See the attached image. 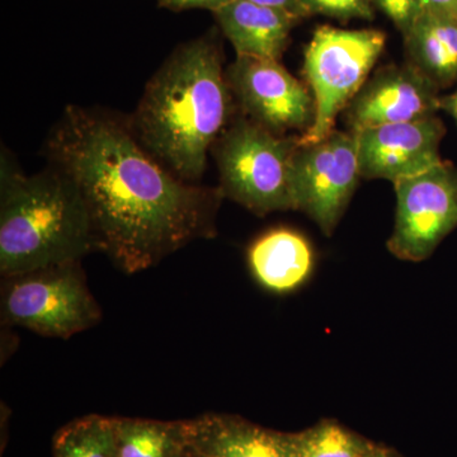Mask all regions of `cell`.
<instances>
[{
  "instance_id": "8992f818",
  "label": "cell",
  "mask_w": 457,
  "mask_h": 457,
  "mask_svg": "<svg viewBox=\"0 0 457 457\" xmlns=\"http://www.w3.org/2000/svg\"><path fill=\"white\" fill-rule=\"evenodd\" d=\"M386 35L378 29L320 26L303 54V73L314 97V123L300 143H317L335 130L338 114L368 82L384 53Z\"/></svg>"
},
{
  "instance_id": "5b68a950",
  "label": "cell",
  "mask_w": 457,
  "mask_h": 457,
  "mask_svg": "<svg viewBox=\"0 0 457 457\" xmlns=\"http://www.w3.org/2000/svg\"><path fill=\"white\" fill-rule=\"evenodd\" d=\"M80 263L69 262L2 278L3 326L22 327L60 339L97 326L102 311Z\"/></svg>"
},
{
  "instance_id": "ac0fdd59",
  "label": "cell",
  "mask_w": 457,
  "mask_h": 457,
  "mask_svg": "<svg viewBox=\"0 0 457 457\" xmlns=\"http://www.w3.org/2000/svg\"><path fill=\"white\" fill-rule=\"evenodd\" d=\"M294 441L297 457H362L372 444L336 420L294 433Z\"/></svg>"
},
{
  "instance_id": "484cf974",
  "label": "cell",
  "mask_w": 457,
  "mask_h": 457,
  "mask_svg": "<svg viewBox=\"0 0 457 457\" xmlns=\"http://www.w3.org/2000/svg\"><path fill=\"white\" fill-rule=\"evenodd\" d=\"M185 457H201V456H198V455H196V453H192L191 450H188L187 455H186Z\"/></svg>"
},
{
  "instance_id": "ffe728a7",
  "label": "cell",
  "mask_w": 457,
  "mask_h": 457,
  "mask_svg": "<svg viewBox=\"0 0 457 457\" xmlns=\"http://www.w3.org/2000/svg\"><path fill=\"white\" fill-rule=\"evenodd\" d=\"M374 4L386 14L403 36L420 13V0H374Z\"/></svg>"
},
{
  "instance_id": "277c9868",
  "label": "cell",
  "mask_w": 457,
  "mask_h": 457,
  "mask_svg": "<svg viewBox=\"0 0 457 457\" xmlns=\"http://www.w3.org/2000/svg\"><path fill=\"white\" fill-rule=\"evenodd\" d=\"M300 137H278L249 119H237L212 147L222 196L266 216L294 210L291 159Z\"/></svg>"
},
{
  "instance_id": "3957f363",
  "label": "cell",
  "mask_w": 457,
  "mask_h": 457,
  "mask_svg": "<svg viewBox=\"0 0 457 457\" xmlns=\"http://www.w3.org/2000/svg\"><path fill=\"white\" fill-rule=\"evenodd\" d=\"M97 252L89 210L77 183L51 165L29 174L5 150L0 163V275L82 261Z\"/></svg>"
},
{
  "instance_id": "44dd1931",
  "label": "cell",
  "mask_w": 457,
  "mask_h": 457,
  "mask_svg": "<svg viewBox=\"0 0 457 457\" xmlns=\"http://www.w3.org/2000/svg\"><path fill=\"white\" fill-rule=\"evenodd\" d=\"M231 0H156L159 7L170 9L173 12L191 11V9H207V11H219Z\"/></svg>"
},
{
  "instance_id": "d6986e66",
  "label": "cell",
  "mask_w": 457,
  "mask_h": 457,
  "mask_svg": "<svg viewBox=\"0 0 457 457\" xmlns=\"http://www.w3.org/2000/svg\"><path fill=\"white\" fill-rule=\"evenodd\" d=\"M299 3L303 17L321 14L343 22L375 18L374 0H299Z\"/></svg>"
},
{
  "instance_id": "603a6c76",
  "label": "cell",
  "mask_w": 457,
  "mask_h": 457,
  "mask_svg": "<svg viewBox=\"0 0 457 457\" xmlns=\"http://www.w3.org/2000/svg\"><path fill=\"white\" fill-rule=\"evenodd\" d=\"M249 2L266 5V7L281 9V11L288 12V13L293 14V16L299 18V20L303 18L299 0H249Z\"/></svg>"
},
{
  "instance_id": "7a4b0ae2",
  "label": "cell",
  "mask_w": 457,
  "mask_h": 457,
  "mask_svg": "<svg viewBox=\"0 0 457 457\" xmlns=\"http://www.w3.org/2000/svg\"><path fill=\"white\" fill-rule=\"evenodd\" d=\"M233 99L221 49L207 33L170 54L146 84L128 125L156 162L197 185L207 154L228 128Z\"/></svg>"
},
{
  "instance_id": "5bb4252c",
  "label": "cell",
  "mask_w": 457,
  "mask_h": 457,
  "mask_svg": "<svg viewBox=\"0 0 457 457\" xmlns=\"http://www.w3.org/2000/svg\"><path fill=\"white\" fill-rule=\"evenodd\" d=\"M248 264L255 281L270 293H294L312 278L315 255L309 240L291 228H279L249 246Z\"/></svg>"
},
{
  "instance_id": "cb8c5ba5",
  "label": "cell",
  "mask_w": 457,
  "mask_h": 457,
  "mask_svg": "<svg viewBox=\"0 0 457 457\" xmlns=\"http://www.w3.org/2000/svg\"><path fill=\"white\" fill-rule=\"evenodd\" d=\"M440 106L441 110L449 113L457 123V88L453 95L444 96V97L441 96Z\"/></svg>"
},
{
  "instance_id": "9c48e42d",
  "label": "cell",
  "mask_w": 457,
  "mask_h": 457,
  "mask_svg": "<svg viewBox=\"0 0 457 457\" xmlns=\"http://www.w3.org/2000/svg\"><path fill=\"white\" fill-rule=\"evenodd\" d=\"M231 93L251 121L278 137L305 134L314 123V97L278 60L237 56L227 71Z\"/></svg>"
},
{
  "instance_id": "30bf717a",
  "label": "cell",
  "mask_w": 457,
  "mask_h": 457,
  "mask_svg": "<svg viewBox=\"0 0 457 457\" xmlns=\"http://www.w3.org/2000/svg\"><path fill=\"white\" fill-rule=\"evenodd\" d=\"M440 88L413 65L378 69L345 108V123L360 132L376 126L420 121L441 110Z\"/></svg>"
},
{
  "instance_id": "d4e9b609",
  "label": "cell",
  "mask_w": 457,
  "mask_h": 457,
  "mask_svg": "<svg viewBox=\"0 0 457 457\" xmlns=\"http://www.w3.org/2000/svg\"><path fill=\"white\" fill-rule=\"evenodd\" d=\"M362 457H398L389 447L384 446V445H378L372 442L371 446L366 451L365 455Z\"/></svg>"
},
{
  "instance_id": "6da1fadb",
  "label": "cell",
  "mask_w": 457,
  "mask_h": 457,
  "mask_svg": "<svg viewBox=\"0 0 457 457\" xmlns=\"http://www.w3.org/2000/svg\"><path fill=\"white\" fill-rule=\"evenodd\" d=\"M47 156L77 183L97 251L123 272H141L198 239L216 236L220 188L185 182L140 145L128 122L66 107Z\"/></svg>"
},
{
  "instance_id": "2e32d148",
  "label": "cell",
  "mask_w": 457,
  "mask_h": 457,
  "mask_svg": "<svg viewBox=\"0 0 457 457\" xmlns=\"http://www.w3.org/2000/svg\"><path fill=\"white\" fill-rule=\"evenodd\" d=\"M114 457H185L188 437L185 420L112 417Z\"/></svg>"
},
{
  "instance_id": "e0dca14e",
  "label": "cell",
  "mask_w": 457,
  "mask_h": 457,
  "mask_svg": "<svg viewBox=\"0 0 457 457\" xmlns=\"http://www.w3.org/2000/svg\"><path fill=\"white\" fill-rule=\"evenodd\" d=\"M54 457H114L112 417L90 414L62 427L53 441Z\"/></svg>"
},
{
  "instance_id": "7402d4cb",
  "label": "cell",
  "mask_w": 457,
  "mask_h": 457,
  "mask_svg": "<svg viewBox=\"0 0 457 457\" xmlns=\"http://www.w3.org/2000/svg\"><path fill=\"white\" fill-rule=\"evenodd\" d=\"M420 12H435L457 20V0H420Z\"/></svg>"
},
{
  "instance_id": "4fadbf2b",
  "label": "cell",
  "mask_w": 457,
  "mask_h": 457,
  "mask_svg": "<svg viewBox=\"0 0 457 457\" xmlns=\"http://www.w3.org/2000/svg\"><path fill=\"white\" fill-rule=\"evenodd\" d=\"M237 56L278 60L287 47L291 29L299 18L281 9L249 0H231L213 12Z\"/></svg>"
},
{
  "instance_id": "7c38bea8",
  "label": "cell",
  "mask_w": 457,
  "mask_h": 457,
  "mask_svg": "<svg viewBox=\"0 0 457 457\" xmlns=\"http://www.w3.org/2000/svg\"><path fill=\"white\" fill-rule=\"evenodd\" d=\"M188 446L201 457H297L294 433L254 425L231 414L186 420Z\"/></svg>"
},
{
  "instance_id": "52a82bcc",
  "label": "cell",
  "mask_w": 457,
  "mask_h": 457,
  "mask_svg": "<svg viewBox=\"0 0 457 457\" xmlns=\"http://www.w3.org/2000/svg\"><path fill=\"white\" fill-rule=\"evenodd\" d=\"M360 179L357 132L335 129L317 143H300L291 159L294 210L306 213L324 236L330 237Z\"/></svg>"
},
{
  "instance_id": "9a60e30c",
  "label": "cell",
  "mask_w": 457,
  "mask_h": 457,
  "mask_svg": "<svg viewBox=\"0 0 457 457\" xmlns=\"http://www.w3.org/2000/svg\"><path fill=\"white\" fill-rule=\"evenodd\" d=\"M409 64L438 88L457 83V20L422 11L404 36Z\"/></svg>"
},
{
  "instance_id": "8fae6325",
  "label": "cell",
  "mask_w": 457,
  "mask_h": 457,
  "mask_svg": "<svg viewBox=\"0 0 457 457\" xmlns=\"http://www.w3.org/2000/svg\"><path fill=\"white\" fill-rule=\"evenodd\" d=\"M445 134L446 128L437 116L357 132L361 177L395 183L431 170L442 162Z\"/></svg>"
},
{
  "instance_id": "ba28073f",
  "label": "cell",
  "mask_w": 457,
  "mask_h": 457,
  "mask_svg": "<svg viewBox=\"0 0 457 457\" xmlns=\"http://www.w3.org/2000/svg\"><path fill=\"white\" fill-rule=\"evenodd\" d=\"M395 222L386 246L400 261L423 262L457 228V170L442 161L394 183Z\"/></svg>"
}]
</instances>
